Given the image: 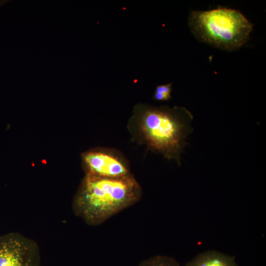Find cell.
<instances>
[{
	"mask_svg": "<svg viewBox=\"0 0 266 266\" xmlns=\"http://www.w3.org/2000/svg\"><path fill=\"white\" fill-rule=\"evenodd\" d=\"M193 120L191 112L182 106L138 103L133 107L127 128L133 142L180 165L186 138L194 130L191 126Z\"/></svg>",
	"mask_w": 266,
	"mask_h": 266,
	"instance_id": "1",
	"label": "cell"
},
{
	"mask_svg": "<svg viewBox=\"0 0 266 266\" xmlns=\"http://www.w3.org/2000/svg\"><path fill=\"white\" fill-rule=\"evenodd\" d=\"M142 189L132 174L107 178L86 174L76 196L75 212L87 224H102L140 199Z\"/></svg>",
	"mask_w": 266,
	"mask_h": 266,
	"instance_id": "2",
	"label": "cell"
},
{
	"mask_svg": "<svg viewBox=\"0 0 266 266\" xmlns=\"http://www.w3.org/2000/svg\"><path fill=\"white\" fill-rule=\"evenodd\" d=\"M189 26L200 41L228 51L243 46L253 28L240 11L225 7L193 11L189 15Z\"/></svg>",
	"mask_w": 266,
	"mask_h": 266,
	"instance_id": "3",
	"label": "cell"
},
{
	"mask_svg": "<svg viewBox=\"0 0 266 266\" xmlns=\"http://www.w3.org/2000/svg\"><path fill=\"white\" fill-rule=\"evenodd\" d=\"M0 266H41L37 244L18 233L0 235Z\"/></svg>",
	"mask_w": 266,
	"mask_h": 266,
	"instance_id": "4",
	"label": "cell"
},
{
	"mask_svg": "<svg viewBox=\"0 0 266 266\" xmlns=\"http://www.w3.org/2000/svg\"><path fill=\"white\" fill-rule=\"evenodd\" d=\"M83 160L87 174L107 178H118L131 174L129 163L118 151L108 148L85 153Z\"/></svg>",
	"mask_w": 266,
	"mask_h": 266,
	"instance_id": "5",
	"label": "cell"
},
{
	"mask_svg": "<svg viewBox=\"0 0 266 266\" xmlns=\"http://www.w3.org/2000/svg\"><path fill=\"white\" fill-rule=\"evenodd\" d=\"M186 266H237L234 257L209 250L200 253Z\"/></svg>",
	"mask_w": 266,
	"mask_h": 266,
	"instance_id": "6",
	"label": "cell"
},
{
	"mask_svg": "<svg viewBox=\"0 0 266 266\" xmlns=\"http://www.w3.org/2000/svg\"><path fill=\"white\" fill-rule=\"evenodd\" d=\"M138 266H180L178 262L171 257L157 255L142 261Z\"/></svg>",
	"mask_w": 266,
	"mask_h": 266,
	"instance_id": "7",
	"label": "cell"
},
{
	"mask_svg": "<svg viewBox=\"0 0 266 266\" xmlns=\"http://www.w3.org/2000/svg\"><path fill=\"white\" fill-rule=\"evenodd\" d=\"M172 83L159 85L155 88L153 99L159 101H168L171 99Z\"/></svg>",
	"mask_w": 266,
	"mask_h": 266,
	"instance_id": "8",
	"label": "cell"
},
{
	"mask_svg": "<svg viewBox=\"0 0 266 266\" xmlns=\"http://www.w3.org/2000/svg\"><path fill=\"white\" fill-rule=\"evenodd\" d=\"M6 2V0H0V6Z\"/></svg>",
	"mask_w": 266,
	"mask_h": 266,
	"instance_id": "9",
	"label": "cell"
}]
</instances>
